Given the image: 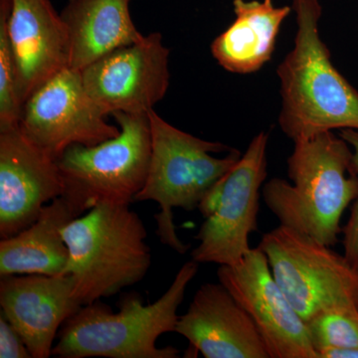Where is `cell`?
<instances>
[{
    "label": "cell",
    "instance_id": "obj_6",
    "mask_svg": "<svg viewBox=\"0 0 358 358\" xmlns=\"http://www.w3.org/2000/svg\"><path fill=\"white\" fill-rule=\"evenodd\" d=\"M119 136L93 147L72 145L59 157L63 196L85 214L99 204L134 203L147 180L152 131L148 114L112 115Z\"/></svg>",
    "mask_w": 358,
    "mask_h": 358
},
{
    "label": "cell",
    "instance_id": "obj_15",
    "mask_svg": "<svg viewBox=\"0 0 358 358\" xmlns=\"http://www.w3.org/2000/svg\"><path fill=\"white\" fill-rule=\"evenodd\" d=\"M8 35L23 106L42 85L70 67L69 32L49 0H11Z\"/></svg>",
    "mask_w": 358,
    "mask_h": 358
},
{
    "label": "cell",
    "instance_id": "obj_3",
    "mask_svg": "<svg viewBox=\"0 0 358 358\" xmlns=\"http://www.w3.org/2000/svg\"><path fill=\"white\" fill-rule=\"evenodd\" d=\"M199 272V263L188 261L166 293L150 305L138 294L122 296L119 312L101 301L82 306L66 320L52 357L58 358H178L174 346L157 348L160 336L176 331L178 310L186 289Z\"/></svg>",
    "mask_w": 358,
    "mask_h": 358
},
{
    "label": "cell",
    "instance_id": "obj_19",
    "mask_svg": "<svg viewBox=\"0 0 358 358\" xmlns=\"http://www.w3.org/2000/svg\"><path fill=\"white\" fill-rule=\"evenodd\" d=\"M307 327L317 353L327 348H358L357 308H327L308 320Z\"/></svg>",
    "mask_w": 358,
    "mask_h": 358
},
{
    "label": "cell",
    "instance_id": "obj_4",
    "mask_svg": "<svg viewBox=\"0 0 358 358\" xmlns=\"http://www.w3.org/2000/svg\"><path fill=\"white\" fill-rule=\"evenodd\" d=\"M63 237L80 306L109 298L140 282L152 265L148 232L129 205L103 203L68 224Z\"/></svg>",
    "mask_w": 358,
    "mask_h": 358
},
{
    "label": "cell",
    "instance_id": "obj_17",
    "mask_svg": "<svg viewBox=\"0 0 358 358\" xmlns=\"http://www.w3.org/2000/svg\"><path fill=\"white\" fill-rule=\"evenodd\" d=\"M131 0H70L61 16L70 37V67L82 71L110 52L141 41Z\"/></svg>",
    "mask_w": 358,
    "mask_h": 358
},
{
    "label": "cell",
    "instance_id": "obj_12",
    "mask_svg": "<svg viewBox=\"0 0 358 358\" xmlns=\"http://www.w3.org/2000/svg\"><path fill=\"white\" fill-rule=\"evenodd\" d=\"M64 192L57 159L33 143L20 126L0 131L1 239L29 227Z\"/></svg>",
    "mask_w": 358,
    "mask_h": 358
},
{
    "label": "cell",
    "instance_id": "obj_22",
    "mask_svg": "<svg viewBox=\"0 0 358 358\" xmlns=\"http://www.w3.org/2000/svg\"><path fill=\"white\" fill-rule=\"evenodd\" d=\"M0 358H32L20 334L2 313L0 315Z\"/></svg>",
    "mask_w": 358,
    "mask_h": 358
},
{
    "label": "cell",
    "instance_id": "obj_10",
    "mask_svg": "<svg viewBox=\"0 0 358 358\" xmlns=\"http://www.w3.org/2000/svg\"><path fill=\"white\" fill-rule=\"evenodd\" d=\"M217 278L255 322L270 358H319L262 250L251 249L236 265L219 266Z\"/></svg>",
    "mask_w": 358,
    "mask_h": 358
},
{
    "label": "cell",
    "instance_id": "obj_1",
    "mask_svg": "<svg viewBox=\"0 0 358 358\" xmlns=\"http://www.w3.org/2000/svg\"><path fill=\"white\" fill-rule=\"evenodd\" d=\"M286 179L263 186V199L280 224L333 247L341 220L358 196V173L352 148L333 131L294 141Z\"/></svg>",
    "mask_w": 358,
    "mask_h": 358
},
{
    "label": "cell",
    "instance_id": "obj_5",
    "mask_svg": "<svg viewBox=\"0 0 358 358\" xmlns=\"http://www.w3.org/2000/svg\"><path fill=\"white\" fill-rule=\"evenodd\" d=\"M152 131V155L147 180L134 202L155 201L160 242L179 254L189 245L176 232L173 209H199L202 200L229 173L242 155L217 141L202 140L167 122L155 109L148 113Z\"/></svg>",
    "mask_w": 358,
    "mask_h": 358
},
{
    "label": "cell",
    "instance_id": "obj_13",
    "mask_svg": "<svg viewBox=\"0 0 358 358\" xmlns=\"http://www.w3.org/2000/svg\"><path fill=\"white\" fill-rule=\"evenodd\" d=\"M0 280L1 313L18 331L32 358L52 357L66 320L81 308L72 275H8Z\"/></svg>",
    "mask_w": 358,
    "mask_h": 358
},
{
    "label": "cell",
    "instance_id": "obj_21",
    "mask_svg": "<svg viewBox=\"0 0 358 358\" xmlns=\"http://www.w3.org/2000/svg\"><path fill=\"white\" fill-rule=\"evenodd\" d=\"M339 136L343 138L352 148L353 160L358 173V131L352 129H341ZM343 233V255L348 262L358 273V196L355 200L350 219L345 227Z\"/></svg>",
    "mask_w": 358,
    "mask_h": 358
},
{
    "label": "cell",
    "instance_id": "obj_14",
    "mask_svg": "<svg viewBox=\"0 0 358 358\" xmlns=\"http://www.w3.org/2000/svg\"><path fill=\"white\" fill-rule=\"evenodd\" d=\"M174 333L205 358H270L255 322L220 282L200 287Z\"/></svg>",
    "mask_w": 358,
    "mask_h": 358
},
{
    "label": "cell",
    "instance_id": "obj_2",
    "mask_svg": "<svg viewBox=\"0 0 358 358\" xmlns=\"http://www.w3.org/2000/svg\"><path fill=\"white\" fill-rule=\"evenodd\" d=\"M293 9L298 26L294 48L277 69L282 133L294 143L333 129L358 131V92L334 67L320 38L319 0H293Z\"/></svg>",
    "mask_w": 358,
    "mask_h": 358
},
{
    "label": "cell",
    "instance_id": "obj_20",
    "mask_svg": "<svg viewBox=\"0 0 358 358\" xmlns=\"http://www.w3.org/2000/svg\"><path fill=\"white\" fill-rule=\"evenodd\" d=\"M11 0H0V131L20 126L22 103L16 91V71L8 35Z\"/></svg>",
    "mask_w": 358,
    "mask_h": 358
},
{
    "label": "cell",
    "instance_id": "obj_11",
    "mask_svg": "<svg viewBox=\"0 0 358 358\" xmlns=\"http://www.w3.org/2000/svg\"><path fill=\"white\" fill-rule=\"evenodd\" d=\"M169 49L159 32L110 52L81 71L85 88L106 115L148 114L166 96Z\"/></svg>",
    "mask_w": 358,
    "mask_h": 358
},
{
    "label": "cell",
    "instance_id": "obj_8",
    "mask_svg": "<svg viewBox=\"0 0 358 358\" xmlns=\"http://www.w3.org/2000/svg\"><path fill=\"white\" fill-rule=\"evenodd\" d=\"M268 134L251 141L239 162L202 200L204 222L192 251L195 262L233 266L251 251L249 235L258 230L260 189L268 176Z\"/></svg>",
    "mask_w": 358,
    "mask_h": 358
},
{
    "label": "cell",
    "instance_id": "obj_23",
    "mask_svg": "<svg viewBox=\"0 0 358 358\" xmlns=\"http://www.w3.org/2000/svg\"><path fill=\"white\" fill-rule=\"evenodd\" d=\"M317 355L319 358H358V348H327Z\"/></svg>",
    "mask_w": 358,
    "mask_h": 358
},
{
    "label": "cell",
    "instance_id": "obj_16",
    "mask_svg": "<svg viewBox=\"0 0 358 358\" xmlns=\"http://www.w3.org/2000/svg\"><path fill=\"white\" fill-rule=\"evenodd\" d=\"M80 216V212L63 195L47 204L29 227L1 239L0 277L63 275L69 259L63 230Z\"/></svg>",
    "mask_w": 358,
    "mask_h": 358
},
{
    "label": "cell",
    "instance_id": "obj_18",
    "mask_svg": "<svg viewBox=\"0 0 358 358\" xmlns=\"http://www.w3.org/2000/svg\"><path fill=\"white\" fill-rule=\"evenodd\" d=\"M233 6L236 18L212 42L211 53L226 71L251 74L272 58L291 7H275L272 0H234Z\"/></svg>",
    "mask_w": 358,
    "mask_h": 358
},
{
    "label": "cell",
    "instance_id": "obj_7",
    "mask_svg": "<svg viewBox=\"0 0 358 358\" xmlns=\"http://www.w3.org/2000/svg\"><path fill=\"white\" fill-rule=\"evenodd\" d=\"M258 248L306 324L327 308L358 310V273L345 255L282 225L264 234Z\"/></svg>",
    "mask_w": 358,
    "mask_h": 358
},
{
    "label": "cell",
    "instance_id": "obj_9",
    "mask_svg": "<svg viewBox=\"0 0 358 358\" xmlns=\"http://www.w3.org/2000/svg\"><path fill=\"white\" fill-rule=\"evenodd\" d=\"M85 88L81 71L66 68L42 85L24 103L22 133L55 159L72 145L93 147L119 136Z\"/></svg>",
    "mask_w": 358,
    "mask_h": 358
}]
</instances>
